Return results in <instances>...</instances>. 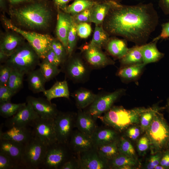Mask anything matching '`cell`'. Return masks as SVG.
Segmentation results:
<instances>
[{
	"instance_id": "cell-1",
	"label": "cell",
	"mask_w": 169,
	"mask_h": 169,
	"mask_svg": "<svg viewBox=\"0 0 169 169\" xmlns=\"http://www.w3.org/2000/svg\"><path fill=\"white\" fill-rule=\"evenodd\" d=\"M158 21L151 3L128 5L114 2L102 25L110 36L141 45L147 43Z\"/></svg>"
},
{
	"instance_id": "cell-2",
	"label": "cell",
	"mask_w": 169,
	"mask_h": 169,
	"mask_svg": "<svg viewBox=\"0 0 169 169\" xmlns=\"http://www.w3.org/2000/svg\"><path fill=\"white\" fill-rule=\"evenodd\" d=\"M12 23L25 31L49 34L56 21L57 8L52 0H33L8 6Z\"/></svg>"
},
{
	"instance_id": "cell-3",
	"label": "cell",
	"mask_w": 169,
	"mask_h": 169,
	"mask_svg": "<svg viewBox=\"0 0 169 169\" xmlns=\"http://www.w3.org/2000/svg\"><path fill=\"white\" fill-rule=\"evenodd\" d=\"M146 109L139 107L128 110L122 106H113L99 119L105 125L121 132L130 125L139 123L141 113Z\"/></svg>"
},
{
	"instance_id": "cell-4",
	"label": "cell",
	"mask_w": 169,
	"mask_h": 169,
	"mask_svg": "<svg viewBox=\"0 0 169 169\" xmlns=\"http://www.w3.org/2000/svg\"><path fill=\"white\" fill-rule=\"evenodd\" d=\"M40 59L35 51L26 42L8 57L5 63L13 69L27 74L38 66Z\"/></svg>"
},
{
	"instance_id": "cell-5",
	"label": "cell",
	"mask_w": 169,
	"mask_h": 169,
	"mask_svg": "<svg viewBox=\"0 0 169 169\" xmlns=\"http://www.w3.org/2000/svg\"><path fill=\"white\" fill-rule=\"evenodd\" d=\"M3 13L1 21L5 28L11 29L21 35L33 47L40 59L45 58L51 48V44L54 38L49 34H43L22 30L13 25L9 18Z\"/></svg>"
},
{
	"instance_id": "cell-6",
	"label": "cell",
	"mask_w": 169,
	"mask_h": 169,
	"mask_svg": "<svg viewBox=\"0 0 169 169\" xmlns=\"http://www.w3.org/2000/svg\"><path fill=\"white\" fill-rule=\"evenodd\" d=\"M160 110L155 112L151 123L146 130L152 152H161L166 148L169 140V125Z\"/></svg>"
},
{
	"instance_id": "cell-7",
	"label": "cell",
	"mask_w": 169,
	"mask_h": 169,
	"mask_svg": "<svg viewBox=\"0 0 169 169\" xmlns=\"http://www.w3.org/2000/svg\"><path fill=\"white\" fill-rule=\"evenodd\" d=\"M47 146L33 136L24 145L21 159L22 169L41 168Z\"/></svg>"
},
{
	"instance_id": "cell-8",
	"label": "cell",
	"mask_w": 169,
	"mask_h": 169,
	"mask_svg": "<svg viewBox=\"0 0 169 169\" xmlns=\"http://www.w3.org/2000/svg\"><path fill=\"white\" fill-rule=\"evenodd\" d=\"M75 155L68 143L57 141L47 146L41 168L61 169L64 163Z\"/></svg>"
},
{
	"instance_id": "cell-9",
	"label": "cell",
	"mask_w": 169,
	"mask_h": 169,
	"mask_svg": "<svg viewBox=\"0 0 169 169\" xmlns=\"http://www.w3.org/2000/svg\"><path fill=\"white\" fill-rule=\"evenodd\" d=\"M62 65L67 77L74 82H84L89 77L90 66L79 55L73 54Z\"/></svg>"
},
{
	"instance_id": "cell-10",
	"label": "cell",
	"mask_w": 169,
	"mask_h": 169,
	"mask_svg": "<svg viewBox=\"0 0 169 169\" xmlns=\"http://www.w3.org/2000/svg\"><path fill=\"white\" fill-rule=\"evenodd\" d=\"M77 113L59 112L54 119L55 129L57 141L68 143L74 128H75Z\"/></svg>"
},
{
	"instance_id": "cell-11",
	"label": "cell",
	"mask_w": 169,
	"mask_h": 169,
	"mask_svg": "<svg viewBox=\"0 0 169 169\" xmlns=\"http://www.w3.org/2000/svg\"><path fill=\"white\" fill-rule=\"evenodd\" d=\"M125 93V90L119 89L111 93L97 94L87 111L96 120L108 110L114 103Z\"/></svg>"
},
{
	"instance_id": "cell-12",
	"label": "cell",
	"mask_w": 169,
	"mask_h": 169,
	"mask_svg": "<svg viewBox=\"0 0 169 169\" xmlns=\"http://www.w3.org/2000/svg\"><path fill=\"white\" fill-rule=\"evenodd\" d=\"M84 60L88 65L94 68H100L113 65L115 62L102 50L94 45L86 43L79 48Z\"/></svg>"
},
{
	"instance_id": "cell-13",
	"label": "cell",
	"mask_w": 169,
	"mask_h": 169,
	"mask_svg": "<svg viewBox=\"0 0 169 169\" xmlns=\"http://www.w3.org/2000/svg\"><path fill=\"white\" fill-rule=\"evenodd\" d=\"M33 135L48 146L57 141L54 119L39 118L31 126Z\"/></svg>"
},
{
	"instance_id": "cell-14",
	"label": "cell",
	"mask_w": 169,
	"mask_h": 169,
	"mask_svg": "<svg viewBox=\"0 0 169 169\" xmlns=\"http://www.w3.org/2000/svg\"><path fill=\"white\" fill-rule=\"evenodd\" d=\"M40 117L30 103L26 104L13 116L7 119L4 125L8 128L12 127H31Z\"/></svg>"
},
{
	"instance_id": "cell-15",
	"label": "cell",
	"mask_w": 169,
	"mask_h": 169,
	"mask_svg": "<svg viewBox=\"0 0 169 169\" xmlns=\"http://www.w3.org/2000/svg\"><path fill=\"white\" fill-rule=\"evenodd\" d=\"M76 155L79 161V169L110 168L108 161L100 155L94 146Z\"/></svg>"
},
{
	"instance_id": "cell-16",
	"label": "cell",
	"mask_w": 169,
	"mask_h": 169,
	"mask_svg": "<svg viewBox=\"0 0 169 169\" xmlns=\"http://www.w3.org/2000/svg\"><path fill=\"white\" fill-rule=\"evenodd\" d=\"M5 29V31L1 34L0 54L8 58L26 41L18 32L11 29Z\"/></svg>"
},
{
	"instance_id": "cell-17",
	"label": "cell",
	"mask_w": 169,
	"mask_h": 169,
	"mask_svg": "<svg viewBox=\"0 0 169 169\" xmlns=\"http://www.w3.org/2000/svg\"><path fill=\"white\" fill-rule=\"evenodd\" d=\"M26 102H29L40 117L45 119H54L59 111L56 104L52 103L46 98L29 96Z\"/></svg>"
},
{
	"instance_id": "cell-18",
	"label": "cell",
	"mask_w": 169,
	"mask_h": 169,
	"mask_svg": "<svg viewBox=\"0 0 169 169\" xmlns=\"http://www.w3.org/2000/svg\"><path fill=\"white\" fill-rule=\"evenodd\" d=\"M73 21V18L71 15L57 8L56 34L57 38L63 45L67 51L68 35Z\"/></svg>"
},
{
	"instance_id": "cell-19",
	"label": "cell",
	"mask_w": 169,
	"mask_h": 169,
	"mask_svg": "<svg viewBox=\"0 0 169 169\" xmlns=\"http://www.w3.org/2000/svg\"><path fill=\"white\" fill-rule=\"evenodd\" d=\"M2 125H0V140L13 141L25 144L33 136L32 130L27 127L13 126L7 131L3 132Z\"/></svg>"
},
{
	"instance_id": "cell-20",
	"label": "cell",
	"mask_w": 169,
	"mask_h": 169,
	"mask_svg": "<svg viewBox=\"0 0 169 169\" xmlns=\"http://www.w3.org/2000/svg\"><path fill=\"white\" fill-rule=\"evenodd\" d=\"M68 144L75 155L94 146L91 138L84 135L77 129L73 131Z\"/></svg>"
},
{
	"instance_id": "cell-21",
	"label": "cell",
	"mask_w": 169,
	"mask_h": 169,
	"mask_svg": "<svg viewBox=\"0 0 169 169\" xmlns=\"http://www.w3.org/2000/svg\"><path fill=\"white\" fill-rule=\"evenodd\" d=\"M96 120L88 112L78 109L75 122V128L84 135L91 138L97 127Z\"/></svg>"
},
{
	"instance_id": "cell-22",
	"label": "cell",
	"mask_w": 169,
	"mask_h": 169,
	"mask_svg": "<svg viewBox=\"0 0 169 169\" xmlns=\"http://www.w3.org/2000/svg\"><path fill=\"white\" fill-rule=\"evenodd\" d=\"M24 144L8 140H0V152L10 158L22 169L21 159Z\"/></svg>"
},
{
	"instance_id": "cell-23",
	"label": "cell",
	"mask_w": 169,
	"mask_h": 169,
	"mask_svg": "<svg viewBox=\"0 0 169 169\" xmlns=\"http://www.w3.org/2000/svg\"><path fill=\"white\" fill-rule=\"evenodd\" d=\"M110 128L106 125L97 126L91 137L94 146L109 143L119 139V132Z\"/></svg>"
},
{
	"instance_id": "cell-24",
	"label": "cell",
	"mask_w": 169,
	"mask_h": 169,
	"mask_svg": "<svg viewBox=\"0 0 169 169\" xmlns=\"http://www.w3.org/2000/svg\"><path fill=\"white\" fill-rule=\"evenodd\" d=\"M157 42L152 40L151 42L141 45L143 63L145 65L157 62L164 57V54L160 52L157 47Z\"/></svg>"
},
{
	"instance_id": "cell-25",
	"label": "cell",
	"mask_w": 169,
	"mask_h": 169,
	"mask_svg": "<svg viewBox=\"0 0 169 169\" xmlns=\"http://www.w3.org/2000/svg\"><path fill=\"white\" fill-rule=\"evenodd\" d=\"M126 41L124 39L111 37L105 48L110 55L120 59L125 55L128 50Z\"/></svg>"
},
{
	"instance_id": "cell-26",
	"label": "cell",
	"mask_w": 169,
	"mask_h": 169,
	"mask_svg": "<svg viewBox=\"0 0 169 169\" xmlns=\"http://www.w3.org/2000/svg\"><path fill=\"white\" fill-rule=\"evenodd\" d=\"M114 2L95 3L91 8L90 20L95 25L102 24Z\"/></svg>"
},
{
	"instance_id": "cell-27",
	"label": "cell",
	"mask_w": 169,
	"mask_h": 169,
	"mask_svg": "<svg viewBox=\"0 0 169 169\" xmlns=\"http://www.w3.org/2000/svg\"><path fill=\"white\" fill-rule=\"evenodd\" d=\"M46 98L49 101L54 98L64 97L69 99V92L67 82L65 80L57 81L49 89L43 92Z\"/></svg>"
},
{
	"instance_id": "cell-28",
	"label": "cell",
	"mask_w": 169,
	"mask_h": 169,
	"mask_svg": "<svg viewBox=\"0 0 169 169\" xmlns=\"http://www.w3.org/2000/svg\"><path fill=\"white\" fill-rule=\"evenodd\" d=\"M72 96L75 100L77 109L82 110L93 102L97 94L88 89L81 88L75 91Z\"/></svg>"
},
{
	"instance_id": "cell-29",
	"label": "cell",
	"mask_w": 169,
	"mask_h": 169,
	"mask_svg": "<svg viewBox=\"0 0 169 169\" xmlns=\"http://www.w3.org/2000/svg\"><path fill=\"white\" fill-rule=\"evenodd\" d=\"M27 75L28 87L33 93L43 92L45 90L46 81L39 68L31 71Z\"/></svg>"
},
{
	"instance_id": "cell-30",
	"label": "cell",
	"mask_w": 169,
	"mask_h": 169,
	"mask_svg": "<svg viewBox=\"0 0 169 169\" xmlns=\"http://www.w3.org/2000/svg\"><path fill=\"white\" fill-rule=\"evenodd\" d=\"M145 65L142 63L122 66L118 70L117 75L123 80H135L140 76Z\"/></svg>"
},
{
	"instance_id": "cell-31",
	"label": "cell",
	"mask_w": 169,
	"mask_h": 169,
	"mask_svg": "<svg viewBox=\"0 0 169 169\" xmlns=\"http://www.w3.org/2000/svg\"><path fill=\"white\" fill-rule=\"evenodd\" d=\"M141 47L136 45L129 48L125 55L120 59L122 67L143 63Z\"/></svg>"
},
{
	"instance_id": "cell-32",
	"label": "cell",
	"mask_w": 169,
	"mask_h": 169,
	"mask_svg": "<svg viewBox=\"0 0 169 169\" xmlns=\"http://www.w3.org/2000/svg\"><path fill=\"white\" fill-rule=\"evenodd\" d=\"M110 36L104 28L102 24L95 25L93 37L90 43L102 49L105 46L110 38Z\"/></svg>"
},
{
	"instance_id": "cell-33",
	"label": "cell",
	"mask_w": 169,
	"mask_h": 169,
	"mask_svg": "<svg viewBox=\"0 0 169 169\" xmlns=\"http://www.w3.org/2000/svg\"><path fill=\"white\" fill-rule=\"evenodd\" d=\"M118 140L112 142L95 147L100 155L108 161L114 157L119 153Z\"/></svg>"
},
{
	"instance_id": "cell-34",
	"label": "cell",
	"mask_w": 169,
	"mask_h": 169,
	"mask_svg": "<svg viewBox=\"0 0 169 169\" xmlns=\"http://www.w3.org/2000/svg\"><path fill=\"white\" fill-rule=\"evenodd\" d=\"M74 0L71 4L67 6L64 11L72 16L91 8L95 3L90 0Z\"/></svg>"
},
{
	"instance_id": "cell-35",
	"label": "cell",
	"mask_w": 169,
	"mask_h": 169,
	"mask_svg": "<svg viewBox=\"0 0 169 169\" xmlns=\"http://www.w3.org/2000/svg\"><path fill=\"white\" fill-rule=\"evenodd\" d=\"M25 74L18 70L12 69L7 86L15 95L22 88Z\"/></svg>"
},
{
	"instance_id": "cell-36",
	"label": "cell",
	"mask_w": 169,
	"mask_h": 169,
	"mask_svg": "<svg viewBox=\"0 0 169 169\" xmlns=\"http://www.w3.org/2000/svg\"><path fill=\"white\" fill-rule=\"evenodd\" d=\"M26 104V103L16 104L11 101L1 103L0 115L4 118H9L16 114Z\"/></svg>"
},
{
	"instance_id": "cell-37",
	"label": "cell",
	"mask_w": 169,
	"mask_h": 169,
	"mask_svg": "<svg viewBox=\"0 0 169 169\" xmlns=\"http://www.w3.org/2000/svg\"><path fill=\"white\" fill-rule=\"evenodd\" d=\"M38 66L44 78L47 82L53 79L61 72L58 66L52 64L45 60H42Z\"/></svg>"
},
{
	"instance_id": "cell-38",
	"label": "cell",
	"mask_w": 169,
	"mask_h": 169,
	"mask_svg": "<svg viewBox=\"0 0 169 169\" xmlns=\"http://www.w3.org/2000/svg\"><path fill=\"white\" fill-rule=\"evenodd\" d=\"M136 163V161L133 157L120 153L113 158L108 161L109 168L114 169H117L120 166L126 165L133 166Z\"/></svg>"
},
{
	"instance_id": "cell-39",
	"label": "cell",
	"mask_w": 169,
	"mask_h": 169,
	"mask_svg": "<svg viewBox=\"0 0 169 169\" xmlns=\"http://www.w3.org/2000/svg\"><path fill=\"white\" fill-rule=\"evenodd\" d=\"M165 107L150 108L146 109L141 114L140 118V127L142 131H146L151 123L153 119L155 112L158 110H161Z\"/></svg>"
},
{
	"instance_id": "cell-40",
	"label": "cell",
	"mask_w": 169,
	"mask_h": 169,
	"mask_svg": "<svg viewBox=\"0 0 169 169\" xmlns=\"http://www.w3.org/2000/svg\"><path fill=\"white\" fill-rule=\"evenodd\" d=\"M76 24L73 21L67 37V53L68 58L73 54L77 41Z\"/></svg>"
},
{
	"instance_id": "cell-41",
	"label": "cell",
	"mask_w": 169,
	"mask_h": 169,
	"mask_svg": "<svg viewBox=\"0 0 169 169\" xmlns=\"http://www.w3.org/2000/svg\"><path fill=\"white\" fill-rule=\"evenodd\" d=\"M51 48L60 59L63 65L68 58L67 52L63 45L58 38H54L51 44Z\"/></svg>"
},
{
	"instance_id": "cell-42",
	"label": "cell",
	"mask_w": 169,
	"mask_h": 169,
	"mask_svg": "<svg viewBox=\"0 0 169 169\" xmlns=\"http://www.w3.org/2000/svg\"><path fill=\"white\" fill-rule=\"evenodd\" d=\"M118 150L120 153L133 157L135 151L131 143L123 136L120 137L118 142Z\"/></svg>"
},
{
	"instance_id": "cell-43",
	"label": "cell",
	"mask_w": 169,
	"mask_h": 169,
	"mask_svg": "<svg viewBox=\"0 0 169 169\" xmlns=\"http://www.w3.org/2000/svg\"><path fill=\"white\" fill-rule=\"evenodd\" d=\"M18 169L22 168L10 158L0 152V169Z\"/></svg>"
},
{
	"instance_id": "cell-44",
	"label": "cell",
	"mask_w": 169,
	"mask_h": 169,
	"mask_svg": "<svg viewBox=\"0 0 169 169\" xmlns=\"http://www.w3.org/2000/svg\"><path fill=\"white\" fill-rule=\"evenodd\" d=\"M76 28L78 36L82 38H87L92 31L91 25L87 23L76 24Z\"/></svg>"
},
{
	"instance_id": "cell-45",
	"label": "cell",
	"mask_w": 169,
	"mask_h": 169,
	"mask_svg": "<svg viewBox=\"0 0 169 169\" xmlns=\"http://www.w3.org/2000/svg\"><path fill=\"white\" fill-rule=\"evenodd\" d=\"M12 68L4 63L0 66V85L7 86Z\"/></svg>"
},
{
	"instance_id": "cell-46",
	"label": "cell",
	"mask_w": 169,
	"mask_h": 169,
	"mask_svg": "<svg viewBox=\"0 0 169 169\" xmlns=\"http://www.w3.org/2000/svg\"><path fill=\"white\" fill-rule=\"evenodd\" d=\"M91 8L72 16L74 22L76 24L83 23H90V17Z\"/></svg>"
},
{
	"instance_id": "cell-47",
	"label": "cell",
	"mask_w": 169,
	"mask_h": 169,
	"mask_svg": "<svg viewBox=\"0 0 169 169\" xmlns=\"http://www.w3.org/2000/svg\"><path fill=\"white\" fill-rule=\"evenodd\" d=\"M14 95L7 86L0 85V103L10 102Z\"/></svg>"
},
{
	"instance_id": "cell-48",
	"label": "cell",
	"mask_w": 169,
	"mask_h": 169,
	"mask_svg": "<svg viewBox=\"0 0 169 169\" xmlns=\"http://www.w3.org/2000/svg\"><path fill=\"white\" fill-rule=\"evenodd\" d=\"M44 60L58 67L62 65V61L51 48L47 52Z\"/></svg>"
},
{
	"instance_id": "cell-49",
	"label": "cell",
	"mask_w": 169,
	"mask_h": 169,
	"mask_svg": "<svg viewBox=\"0 0 169 169\" xmlns=\"http://www.w3.org/2000/svg\"><path fill=\"white\" fill-rule=\"evenodd\" d=\"M61 169H79V163L76 155L74 156L66 161Z\"/></svg>"
},
{
	"instance_id": "cell-50",
	"label": "cell",
	"mask_w": 169,
	"mask_h": 169,
	"mask_svg": "<svg viewBox=\"0 0 169 169\" xmlns=\"http://www.w3.org/2000/svg\"><path fill=\"white\" fill-rule=\"evenodd\" d=\"M162 156V155L159 152L155 155L151 156L147 165V168L154 169L156 166L159 165Z\"/></svg>"
},
{
	"instance_id": "cell-51",
	"label": "cell",
	"mask_w": 169,
	"mask_h": 169,
	"mask_svg": "<svg viewBox=\"0 0 169 169\" xmlns=\"http://www.w3.org/2000/svg\"><path fill=\"white\" fill-rule=\"evenodd\" d=\"M150 145L149 140L146 136L141 137L139 140L137 144V149L139 153L145 152Z\"/></svg>"
},
{
	"instance_id": "cell-52",
	"label": "cell",
	"mask_w": 169,
	"mask_h": 169,
	"mask_svg": "<svg viewBox=\"0 0 169 169\" xmlns=\"http://www.w3.org/2000/svg\"><path fill=\"white\" fill-rule=\"evenodd\" d=\"M161 31L160 34L154 38L153 41H158L160 39H166L169 38V21L161 24Z\"/></svg>"
},
{
	"instance_id": "cell-53",
	"label": "cell",
	"mask_w": 169,
	"mask_h": 169,
	"mask_svg": "<svg viewBox=\"0 0 169 169\" xmlns=\"http://www.w3.org/2000/svg\"><path fill=\"white\" fill-rule=\"evenodd\" d=\"M126 134L129 138L133 140H135L140 135V130L137 127L133 126L127 129Z\"/></svg>"
},
{
	"instance_id": "cell-54",
	"label": "cell",
	"mask_w": 169,
	"mask_h": 169,
	"mask_svg": "<svg viewBox=\"0 0 169 169\" xmlns=\"http://www.w3.org/2000/svg\"><path fill=\"white\" fill-rule=\"evenodd\" d=\"M72 0H52L57 8L64 11L65 10L68 4Z\"/></svg>"
},
{
	"instance_id": "cell-55",
	"label": "cell",
	"mask_w": 169,
	"mask_h": 169,
	"mask_svg": "<svg viewBox=\"0 0 169 169\" xmlns=\"http://www.w3.org/2000/svg\"><path fill=\"white\" fill-rule=\"evenodd\" d=\"M159 164L165 169H169V150L168 149L162 154Z\"/></svg>"
},
{
	"instance_id": "cell-56",
	"label": "cell",
	"mask_w": 169,
	"mask_h": 169,
	"mask_svg": "<svg viewBox=\"0 0 169 169\" xmlns=\"http://www.w3.org/2000/svg\"><path fill=\"white\" fill-rule=\"evenodd\" d=\"M159 6L164 14H169V0H159Z\"/></svg>"
},
{
	"instance_id": "cell-57",
	"label": "cell",
	"mask_w": 169,
	"mask_h": 169,
	"mask_svg": "<svg viewBox=\"0 0 169 169\" xmlns=\"http://www.w3.org/2000/svg\"><path fill=\"white\" fill-rule=\"evenodd\" d=\"M33 0H7L8 6H13Z\"/></svg>"
},
{
	"instance_id": "cell-58",
	"label": "cell",
	"mask_w": 169,
	"mask_h": 169,
	"mask_svg": "<svg viewBox=\"0 0 169 169\" xmlns=\"http://www.w3.org/2000/svg\"><path fill=\"white\" fill-rule=\"evenodd\" d=\"M8 7L7 0H0V8L1 11L3 13L7 12Z\"/></svg>"
},
{
	"instance_id": "cell-59",
	"label": "cell",
	"mask_w": 169,
	"mask_h": 169,
	"mask_svg": "<svg viewBox=\"0 0 169 169\" xmlns=\"http://www.w3.org/2000/svg\"><path fill=\"white\" fill-rule=\"evenodd\" d=\"M95 3H103L105 2H112L117 3H121L123 0H90Z\"/></svg>"
},
{
	"instance_id": "cell-60",
	"label": "cell",
	"mask_w": 169,
	"mask_h": 169,
	"mask_svg": "<svg viewBox=\"0 0 169 169\" xmlns=\"http://www.w3.org/2000/svg\"><path fill=\"white\" fill-rule=\"evenodd\" d=\"M132 168H133V166H132L130 165H124V166H120L118 167L117 169H132Z\"/></svg>"
},
{
	"instance_id": "cell-61",
	"label": "cell",
	"mask_w": 169,
	"mask_h": 169,
	"mask_svg": "<svg viewBox=\"0 0 169 169\" xmlns=\"http://www.w3.org/2000/svg\"><path fill=\"white\" fill-rule=\"evenodd\" d=\"M169 114V98L167 100L166 107H165Z\"/></svg>"
},
{
	"instance_id": "cell-62",
	"label": "cell",
	"mask_w": 169,
	"mask_h": 169,
	"mask_svg": "<svg viewBox=\"0 0 169 169\" xmlns=\"http://www.w3.org/2000/svg\"><path fill=\"white\" fill-rule=\"evenodd\" d=\"M154 169H165V168L163 166L160 165H158L157 166H156Z\"/></svg>"
},
{
	"instance_id": "cell-63",
	"label": "cell",
	"mask_w": 169,
	"mask_h": 169,
	"mask_svg": "<svg viewBox=\"0 0 169 169\" xmlns=\"http://www.w3.org/2000/svg\"><path fill=\"white\" fill-rule=\"evenodd\" d=\"M166 148H167V149L168 150H169V140L168 141V142L167 143Z\"/></svg>"
}]
</instances>
